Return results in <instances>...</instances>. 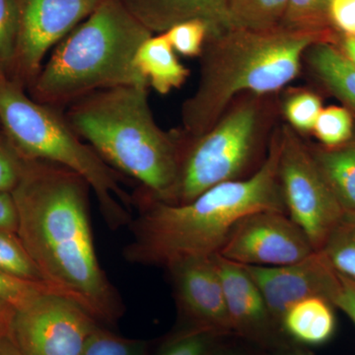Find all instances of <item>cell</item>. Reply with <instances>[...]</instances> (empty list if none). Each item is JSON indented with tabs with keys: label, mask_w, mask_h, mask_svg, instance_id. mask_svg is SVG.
<instances>
[{
	"label": "cell",
	"mask_w": 355,
	"mask_h": 355,
	"mask_svg": "<svg viewBox=\"0 0 355 355\" xmlns=\"http://www.w3.org/2000/svg\"><path fill=\"white\" fill-rule=\"evenodd\" d=\"M90 191L84 178L64 166L26 158L19 184L11 193L17 235L49 286L98 323L116 324L125 307L98 259Z\"/></svg>",
	"instance_id": "obj_1"
},
{
	"label": "cell",
	"mask_w": 355,
	"mask_h": 355,
	"mask_svg": "<svg viewBox=\"0 0 355 355\" xmlns=\"http://www.w3.org/2000/svg\"><path fill=\"white\" fill-rule=\"evenodd\" d=\"M280 147L277 125L258 171L211 187L184 205L160 202L139 191L132 197L139 214L128 225L132 238L123 248L125 261L166 268L182 259L212 257L243 217L261 210L287 214L279 178Z\"/></svg>",
	"instance_id": "obj_2"
},
{
	"label": "cell",
	"mask_w": 355,
	"mask_h": 355,
	"mask_svg": "<svg viewBox=\"0 0 355 355\" xmlns=\"http://www.w3.org/2000/svg\"><path fill=\"white\" fill-rule=\"evenodd\" d=\"M336 31L231 27L209 34L200 58L195 92L181 107V132L190 139L214 127L236 98L275 95L300 74L313 44H336Z\"/></svg>",
	"instance_id": "obj_3"
},
{
	"label": "cell",
	"mask_w": 355,
	"mask_h": 355,
	"mask_svg": "<svg viewBox=\"0 0 355 355\" xmlns=\"http://www.w3.org/2000/svg\"><path fill=\"white\" fill-rule=\"evenodd\" d=\"M148 86L97 91L69 105L64 118L81 139L120 174L137 180L155 200L172 203L179 179V130L155 120Z\"/></svg>",
	"instance_id": "obj_4"
},
{
	"label": "cell",
	"mask_w": 355,
	"mask_h": 355,
	"mask_svg": "<svg viewBox=\"0 0 355 355\" xmlns=\"http://www.w3.org/2000/svg\"><path fill=\"white\" fill-rule=\"evenodd\" d=\"M153 35L123 0H104L51 51L30 85L33 99L55 109L97 91L148 86L135 55Z\"/></svg>",
	"instance_id": "obj_5"
},
{
	"label": "cell",
	"mask_w": 355,
	"mask_h": 355,
	"mask_svg": "<svg viewBox=\"0 0 355 355\" xmlns=\"http://www.w3.org/2000/svg\"><path fill=\"white\" fill-rule=\"evenodd\" d=\"M0 128L26 158L64 166L86 180L107 225L116 230L132 220L133 198L123 178L77 135L55 108L37 102L0 71Z\"/></svg>",
	"instance_id": "obj_6"
},
{
	"label": "cell",
	"mask_w": 355,
	"mask_h": 355,
	"mask_svg": "<svg viewBox=\"0 0 355 355\" xmlns=\"http://www.w3.org/2000/svg\"><path fill=\"white\" fill-rule=\"evenodd\" d=\"M275 95L239 96L214 127L195 139L179 130V179L171 205L190 202L211 187L246 179L260 169L277 127L270 130Z\"/></svg>",
	"instance_id": "obj_7"
},
{
	"label": "cell",
	"mask_w": 355,
	"mask_h": 355,
	"mask_svg": "<svg viewBox=\"0 0 355 355\" xmlns=\"http://www.w3.org/2000/svg\"><path fill=\"white\" fill-rule=\"evenodd\" d=\"M280 135L279 178L287 214L321 251L345 211L301 135L287 123Z\"/></svg>",
	"instance_id": "obj_8"
},
{
	"label": "cell",
	"mask_w": 355,
	"mask_h": 355,
	"mask_svg": "<svg viewBox=\"0 0 355 355\" xmlns=\"http://www.w3.org/2000/svg\"><path fill=\"white\" fill-rule=\"evenodd\" d=\"M98 324L74 301L48 292L14 310L9 336L25 355H83Z\"/></svg>",
	"instance_id": "obj_9"
},
{
	"label": "cell",
	"mask_w": 355,
	"mask_h": 355,
	"mask_svg": "<svg viewBox=\"0 0 355 355\" xmlns=\"http://www.w3.org/2000/svg\"><path fill=\"white\" fill-rule=\"evenodd\" d=\"M104 0H16L19 18L11 78L30 86L49 51L83 22Z\"/></svg>",
	"instance_id": "obj_10"
},
{
	"label": "cell",
	"mask_w": 355,
	"mask_h": 355,
	"mask_svg": "<svg viewBox=\"0 0 355 355\" xmlns=\"http://www.w3.org/2000/svg\"><path fill=\"white\" fill-rule=\"evenodd\" d=\"M314 252L288 214L261 210L235 224L218 254L245 266H279L298 263Z\"/></svg>",
	"instance_id": "obj_11"
},
{
	"label": "cell",
	"mask_w": 355,
	"mask_h": 355,
	"mask_svg": "<svg viewBox=\"0 0 355 355\" xmlns=\"http://www.w3.org/2000/svg\"><path fill=\"white\" fill-rule=\"evenodd\" d=\"M182 330L233 336L223 288L214 256L193 257L168 266Z\"/></svg>",
	"instance_id": "obj_12"
},
{
	"label": "cell",
	"mask_w": 355,
	"mask_h": 355,
	"mask_svg": "<svg viewBox=\"0 0 355 355\" xmlns=\"http://www.w3.org/2000/svg\"><path fill=\"white\" fill-rule=\"evenodd\" d=\"M243 266L260 288L279 327L282 316L292 305L315 296L331 301L338 286V273L320 251L291 265Z\"/></svg>",
	"instance_id": "obj_13"
},
{
	"label": "cell",
	"mask_w": 355,
	"mask_h": 355,
	"mask_svg": "<svg viewBox=\"0 0 355 355\" xmlns=\"http://www.w3.org/2000/svg\"><path fill=\"white\" fill-rule=\"evenodd\" d=\"M233 336L270 349L286 338L275 321L263 294L241 263L214 254Z\"/></svg>",
	"instance_id": "obj_14"
},
{
	"label": "cell",
	"mask_w": 355,
	"mask_h": 355,
	"mask_svg": "<svg viewBox=\"0 0 355 355\" xmlns=\"http://www.w3.org/2000/svg\"><path fill=\"white\" fill-rule=\"evenodd\" d=\"M128 10L151 33H164L188 20H202L214 34L233 27L228 0H123Z\"/></svg>",
	"instance_id": "obj_15"
},
{
	"label": "cell",
	"mask_w": 355,
	"mask_h": 355,
	"mask_svg": "<svg viewBox=\"0 0 355 355\" xmlns=\"http://www.w3.org/2000/svg\"><path fill=\"white\" fill-rule=\"evenodd\" d=\"M303 64L326 92L349 109L355 118V67L335 44L322 42L306 51Z\"/></svg>",
	"instance_id": "obj_16"
},
{
	"label": "cell",
	"mask_w": 355,
	"mask_h": 355,
	"mask_svg": "<svg viewBox=\"0 0 355 355\" xmlns=\"http://www.w3.org/2000/svg\"><path fill=\"white\" fill-rule=\"evenodd\" d=\"M135 64L140 73L161 95H167L186 83L190 70L180 62L164 33L142 42L135 55Z\"/></svg>",
	"instance_id": "obj_17"
},
{
	"label": "cell",
	"mask_w": 355,
	"mask_h": 355,
	"mask_svg": "<svg viewBox=\"0 0 355 355\" xmlns=\"http://www.w3.org/2000/svg\"><path fill=\"white\" fill-rule=\"evenodd\" d=\"M287 338L300 345H321L336 331L334 305L323 297H309L292 305L280 321Z\"/></svg>",
	"instance_id": "obj_18"
},
{
	"label": "cell",
	"mask_w": 355,
	"mask_h": 355,
	"mask_svg": "<svg viewBox=\"0 0 355 355\" xmlns=\"http://www.w3.org/2000/svg\"><path fill=\"white\" fill-rule=\"evenodd\" d=\"M309 147L343 211L355 214V139L340 146Z\"/></svg>",
	"instance_id": "obj_19"
},
{
	"label": "cell",
	"mask_w": 355,
	"mask_h": 355,
	"mask_svg": "<svg viewBox=\"0 0 355 355\" xmlns=\"http://www.w3.org/2000/svg\"><path fill=\"white\" fill-rule=\"evenodd\" d=\"M287 0H228L233 27L266 30L279 27L286 12Z\"/></svg>",
	"instance_id": "obj_20"
},
{
	"label": "cell",
	"mask_w": 355,
	"mask_h": 355,
	"mask_svg": "<svg viewBox=\"0 0 355 355\" xmlns=\"http://www.w3.org/2000/svg\"><path fill=\"white\" fill-rule=\"evenodd\" d=\"M320 252L336 272L355 280V214L345 212Z\"/></svg>",
	"instance_id": "obj_21"
},
{
	"label": "cell",
	"mask_w": 355,
	"mask_h": 355,
	"mask_svg": "<svg viewBox=\"0 0 355 355\" xmlns=\"http://www.w3.org/2000/svg\"><path fill=\"white\" fill-rule=\"evenodd\" d=\"M287 125L296 132H312L323 110L321 97L309 89H291L279 105Z\"/></svg>",
	"instance_id": "obj_22"
},
{
	"label": "cell",
	"mask_w": 355,
	"mask_h": 355,
	"mask_svg": "<svg viewBox=\"0 0 355 355\" xmlns=\"http://www.w3.org/2000/svg\"><path fill=\"white\" fill-rule=\"evenodd\" d=\"M330 2L331 0H287L280 25L301 31H335L329 19Z\"/></svg>",
	"instance_id": "obj_23"
},
{
	"label": "cell",
	"mask_w": 355,
	"mask_h": 355,
	"mask_svg": "<svg viewBox=\"0 0 355 355\" xmlns=\"http://www.w3.org/2000/svg\"><path fill=\"white\" fill-rule=\"evenodd\" d=\"M312 133L322 146L336 147L354 139V116L345 106L322 110Z\"/></svg>",
	"instance_id": "obj_24"
},
{
	"label": "cell",
	"mask_w": 355,
	"mask_h": 355,
	"mask_svg": "<svg viewBox=\"0 0 355 355\" xmlns=\"http://www.w3.org/2000/svg\"><path fill=\"white\" fill-rule=\"evenodd\" d=\"M0 270L19 279L44 282L18 235L3 230H0Z\"/></svg>",
	"instance_id": "obj_25"
},
{
	"label": "cell",
	"mask_w": 355,
	"mask_h": 355,
	"mask_svg": "<svg viewBox=\"0 0 355 355\" xmlns=\"http://www.w3.org/2000/svg\"><path fill=\"white\" fill-rule=\"evenodd\" d=\"M146 340L116 335L98 324L89 336L83 355H148Z\"/></svg>",
	"instance_id": "obj_26"
},
{
	"label": "cell",
	"mask_w": 355,
	"mask_h": 355,
	"mask_svg": "<svg viewBox=\"0 0 355 355\" xmlns=\"http://www.w3.org/2000/svg\"><path fill=\"white\" fill-rule=\"evenodd\" d=\"M224 338L214 331L180 330L155 355H211Z\"/></svg>",
	"instance_id": "obj_27"
},
{
	"label": "cell",
	"mask_w": 355,
	"mask_h": 355,
	"mask_svg": "<svg viewBox=\"0 0 355 355\" xmlns=\"http://www.w3.org/2000/svg\"><path fill=\"white\" fill-rule=\"evenodd\" d=\"M19 18L16 0H0V71L12 76Z\"/></svg>",
	"instance_id": "obj_28"
},
{
	"label": "cell",
	"mask_w": 355,
	"mask_h": 355,
	"mask_svg": "<svg viewBox=\"0 0 355 355\" xmlns=\"http://www.w3.org/2000/svg\"><path fill=\"white\" fill-rule=\"evenodd\" d=\"M164 34L176 53L184 57L200 58L209 27L202 20H188L172 26Z\"/></svg>",
	"instance_id": "obj_29"
},
{
	"label": "cell",
	"mask_w": 355,
	"mask_h": 355,
	"mask_svg": "<svg viewBox=\"0 0 355 355\" xmlns=\"http://www.w3.org/2000/svg\"><path fill=\"white\" fill-rule=\"evenodd\" d=\"M48 292L57 293L44 282L19 279L0 270V303L13 310L19 309L37 296Z\"/></svg>",
	"instance_id": "obj_30"
},
{
	"label": "cell",
	"mask_w": 355,
	"mask_h": 355,
	"mask_svg": "<svg viewBox=\"0 0 355 355\" xmlns=\"http://www.w3.org/2000/svg\"><path fill=\"white\" fill-rule=\"evenodd\" d=\"M26 157L0 132V193H12L24 171Z\"/></svg>",
	"instance_id": "obj_31"
},
{
	"label": "cell",
	"mask_w": 355,
	"mask_h": 355,
	"mask_svg": "<svg viewBox=\"0 0 355 355\" xmlns=\"http://www.w3.org/2000/svg\"><path fill=\"white\" fill-rule=\"evenodd\" d=\"M329 19L338 34L355 37V0H331Z\"/></svg>",
	"instance_id": "obj_32"
},
{
	"label": "cell",
	"mask_w": 355,
	"mask_h": 355,
	"mask_svg": "<svg viewBox=\"0 0 355 355\" xmlns=\"http://www.w3.org/2000/svg\"><path fill=\"white\" fill-rule=\"evenodd\" d=\"M330 302L347 315L355 324V280L338 273V282Z\"/></svg>",
	"instance_id": "obj_33"
},
{
	"label": "cell",
	"mask_w": 355,
	"mask_h": 355,
	"mask_svg": "<svg viewBox=\"0 0 355 355\" xmlns=\"http://www.w3.org/2000/svg\"><path fill=\"white\" fill-rule=\"evenodd\" d=\"M0 230L17 234V209L10 193H0Z\"/></svg>",
	"instance_id": "obj_34"
},
{
	"label": "cell",
	"mask_w": 355,
	"mask_h": 355,
	"mask_svg": "<svg viewBox=\"0 0 355 355\" xmlns=\"http://www.w3.org/2000/svg\"><path fill=\"white\" fill-rule=\"evenodd\" d=\"M228 336L222 338L221 342L217 345L216 349L211 355H268L266 350L250 343V347L238 345V343L227 342Z\"/></svg>",
	"instance_id": "obj_35"
},
{
	"label": "cell",
	"mask_w": 355,
	"mask_h": 355,
	"mask_svg": "<svg viewBox=\"0 0 355 355\" xmlns=\"http://www.w3.org/2000/svg\"><path fill=\"white\" fill-rule=\"evenodd\" d=\"M268 355H311L300 345L284 338L270 349H265Z\"/></svg>",
	"instance_id": "obj_36"
},
{
	"label": "cell",
	"mask_w": 355,
	"mask_h": 355,
	"mask_svg": "<svg viewBox=\"0 0 355 355\" xmlns=\"http://www.w3.org/2000/svg\"><path fill=\"white\" fill-rule=\"evenodd\" d=\"M336 46L340 49L343 55L355 67V37L338 34Z\"/></svg>",
	"instance_id": "obj_37"
},
{
	"label": "cell",
	"mask_w": 355,
	"mask_h": 355,
	"mask_svg": "<svg viewBox=\"0 0 355 355\" xmlns=\"http://www.w3.org/2000/svg\"><path fill=\"white\" fill-rule=\"evenodd\" d=\"M13 314L12 308L0 303V336L9 335Z\"/></svg>",
	"instance_id": "obj_38"
},
{
	"label": "cell",
	"mask_w": 355,
	"mask_h": 355,
	"mask_svg": "<svg viewBox=\"0 0 355 355\" xmlns=\"http://www.w3.org/2000/svg\"><path fill=\"white\" fill-rule=\"evenodd\" d=\"M0 355H25L9 335L0 336Z\"/></svg>",
	"instance_id": "obj_39"
}]
</instances>
